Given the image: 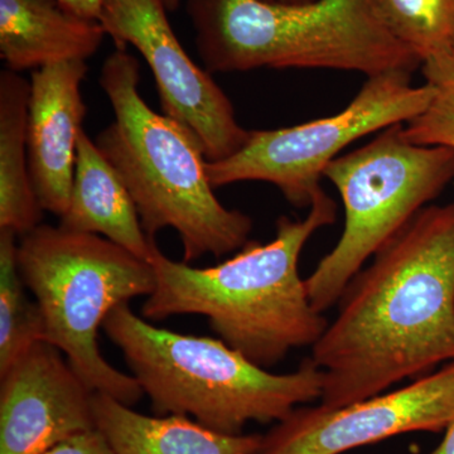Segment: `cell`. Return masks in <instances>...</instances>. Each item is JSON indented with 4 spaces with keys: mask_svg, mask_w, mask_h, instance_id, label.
<instances>
[{
    "mask_svg": "<svg viewBox=\"0 0 454 454\" xmlns=\"http://www.w3.org/2000/svg\"><path fill=\"white\" fill-rule=\"evenodd\" d=\"M59 219L66 230L103 236L146 262L157 245L143 230L129 191L83 129L77 139L70 203Z\"/></svg>",
    "mask_w": 454,
    "mask_h": 454,
    "instance_id": "obj_14",
    "label": "cell"
},
{
    "mask_svg": "<svg viewBox=\"0 0 454 454\" xmlns=\"http://www.w3.org/2000/svg\"><path fill=\"white\" fill-rule=\"evenodd\" d=\"M97 429L116 454H256L264 435L225 434L186 415H149L95 393Z\"/></svg>",
    "mask_w": 454,
    "mask_h": 454,
    "instance_id": "obj_15",
    "label": "cell"
},
{
    "mask_svg": "<svg viewBox=\"0 0 454 454\" xmlns=\"http://www.w3.org/2000/svg\"><path fill=\"white\" fill-rule=\"evenodd\" d=\"M310 358L327 408L454 361V201L418 212L352 278Z\"/></svg>",
    "mask_w": 454,
    "mask_h": 454,
    "instance_id": "obj_1",
    "label": "cell"
},
{
    "mask_svg": "<svg viewBox=\"0 0 454 454\" xmlns=\"http://www.w3.org/2000/svg\"><path fill=\"white\" fill-rule=\"evenodd\" d=\"M44 454H116L98 429L90 430L57 444Z\"/></svg>",
    "mask_w": 454,
    "mask_h": 454,
    "instance_id": "obj_20",
    "label": "cell"
},
{
    "mask_svg": "<svg viewBox=\"0 0 454 454\" xmlns=\"http://www.w3.org/2000/svg\"><path fill=\"white\" fill-rule=\"evenodd\" d=\"M61 7L89 20H100L106 0H57Z\"/></svg>",
    "mask_w": 454,
    "mask_h": 454,
    "instance_id": "obj_21",
    "label": "cell"
},
{
    "mask_svg": "<svg viewBox=\"0 0 454 454\" xmlns=\"http://www.w3.org/2000/svg\"><path fill=\"white\" fill-rule=\"evenodd\" d=\"M454 418V361L402 389L327 408L300 406L256 454H340L411 432L441 433Z\"/></svg>",
    "mask_w": 454,
    "mask_h": 454,
    "instance_id": "obj_10",
    "label": "cell"
},
{
    "mask_svg": "<svg viewBox=\"0 0 454 454\" xmlns=\"http://www.w3.org/2000/svg\"><path fill=\"white\" fill-rule=\"evenodd\" d=\"M106 33L57 0H0V57L16 73L66 61H86Z\"/></svg>",
    "mask_w": 454,
    "mask_h": 454,
    "instance_id": "obj_13",
    "label": "cell"
},
{
    "mask_svg": "<svg viewBox=\"0 0 454 454\" xmlns=\"http://www.w3.org/2000/svg\"><path fill=\"white\" fill-rule=\"evenodd\" d=\"M373 13L418 59L454 50V0H369Z\"/></svg>",
    "mask_w": 454,
    "mask_h": 454,
    "instance_id": "obj_18",
    "label": "cell"
},
{
    "mask_svg": "<svg viewBox=\"0 0 454 454\" xmlns=\"http://www.w3.org/2000/svg\"><path fill=\"white\" fill-rule=\"evenodd\" d=\"M444 432H446V434H444L443 441L429 454H454V418L452 422L448 424Z\"/></svg>",
    "mask_w": 454,
    "mask_h": 454,
    "instance_id": "obj_22",
    "label": "cell"
},
{
    "mask_svg": "<svg viewBox=\"0 0 454 454\" xmlns=\"http://www.w3.org/2000/svg\"><path fill=\"white\" fill-rule=\"evenodd\" d=\"M31 82L16 71L0 73V229L26 235L41 225L43 208L29 172Z\"/></svg>",
    "mask_w": 454,
    "mask_h": 454,
    "instance_id": "obj_16",
    "label": "cell"
},
{
    "mask_svg": "<svg viewBox=\"0 0 454 454\" xmlns=\"http://www.w3.org/2000/svg\"><path fill=\"white\" fill-rule=\"evenodd\" d=\"M86 61H66L32 71L29 97V172L43 211L61 217L73 191L77 139L88 106L82 83Z\"/></svg>",
    "mask_w": 454,
    "mask_h": 454,
    "instance_id": "obj_12",
    "label": "cell"
},
{
    "mask_svg": "<svg viewBox=\"0 0 454 454\" xmlns=\"http://www.w3.org/2000/svg\"><path fill=\"white\" fill-rule=\"evenodd\" d=\"M0 378V454H44L97 429L94 391L47 340L32 343Z\"/></svg>",
    "mask_w": 454,
    "mask_h": 454,
    "instance_id": "obj_11",
    "label": "cell"
},
{
    "mask_svg": "<svg viewBox=\"0 0 454 454\" xmlns=\"http://www.w3.org/2000/svg\"><path fill=\"white\" fill-rule=\"evenodd\" d=\"M103 330L158 415H186L225 434L250 422H282L298 405L321 400L324 372L309 357L295 372L273 373L223 340L148 324L129 304L115 307Z\"/></svg>",
    "mask_w": 454,
    "mask_h": 454,
    "instance_id": "obj_4",
    "label": "cell"
},
{
    "mask_svg": "<svg viewBox=\"0 0 454 454\" xmlns=\"http://www.w3.org/2000/svg\"><path fill=\"white\" fill-rule=\"evenodd\" d=\"M265 2L280 3V4H304V3L313 2V0H265Z\"/></svg>",
    "mask_w": 454,
    "mask_h": 454,
    "instance_id": "obj_23",
    "label": "cell"
},
{
    "mask_svg": "<svg viewBox=\"0 0 454 454\" xmlns=\"http://www.w3.org/2000/svg\"><path fill=\"white\" fill-rule=\"evenodd\" d=\"M404 70L367 77L345 109L271 130H250L243 148L223 160L206 162L214 188L245 181L268 182L294 207H309L322 191L325 170L356 140L396 124H406L429 106V83L414 86Z\"/></svg>",
    "mask_w": 454,
    "mask_h": 454,
    "instance_id": "obj_8",
    "label": "cell"
},
{
    "mask_svg": "<svg viewBox=\"0 0 454 454\" xmlns=\"http://www.w3.org/2000/svg\"><path fill=\"white\" fill-rule=\"evenodd\" d=\"M164 0H106L98 22L116 49L133 46L145 57L162 113L195 134L207 162L240 151L250 130L207 70L197 66L173 32Z\"/></svg>",
    "mask_w": 454,
    "mask_h": 454,
    "instance_id": "obj_9",
    "label": "cell"
},
{
    "mask_svg": "<svg viewBox=\"0 0 454 454\" xmlns=\"http://www.w3.org/2000/svg\"><path fill=\"white\" fill-rule=\"evenodd\" d=\"M16 236L0 229V373L35 340H44L43 317L18 267Z\"/></svg>",
    "mask_w": 454,
    "mask_h": 454,
    "instance_id": "obj_17",
    "label": "cell"
},
{
    "mask_svg": "<svg viewBox=\"0 0 454 454\" xmlns=\"http://www.w3.org/2000/svg\"><path fill=\"white\" fill-rule=\"evenodd\" d=\"M422 71L434 94L427 109L404 124L405 137L415 145L454 149V50L430 57Z\"/></svg>",
    "mask_w": 454,
    "mask_h": 454,
    "instance_id": "obj_19",
    "label": "cell"
},
{
    "mask_svg": "<svg viewBox=\"0 0 454 454\" xmlns=\"http://www.w3.org/2000/svg\"><path fill=\"white\" fill-rule=\"evenodd\" d=\"M18 267L40 307L44 340L67 357L94 393L133 406L143 389L101 355L98 328L115 307L155 289L151 262L103 236L41 225L18 244Z\"/></svg>",
    "mask_w": 454,
    "mask_h": 454,
    "instance_id": "obj_6",
    "label": "cell"
},
{
    "mask_svg": "<svg viewBox=\"0 0 454 454\" xmlns=\"http://www.w3.org/2000/svg\"><path fill=\"white\" fill-rule=\"evenodd\" d=\"M186 13L210 74L327 68L372 77L422 67L413 51L385 28L369 0H186Z\"/></svg>",
    "mask_w": 454,
    "mask_h": 454,
    "instance_id": "obj_5",
    "label": "cell"
},
{
    "mask_svg": "<svg viewBox=\"0 0 454 454\" xmlns=\"http://www.w3.org/2000/svg\"><path fill=\"white\" fill-rule=\"evenodd\" d=\"M325 178L342 199L345 227L306 279L310 304L319 313L339 303L367 260L453 181L454 149L415 145L406 138L404 124H396L336 158Z\"/></svg>",
    "mask_w": 454,
    "mask_h": 454,
    "instance_id": "obj_7",
    "label": "cell"
},
{
    "mask_svg": "<svg viewBox=\"0 0 454 454\" xmlns=\"http://www.w3.org/2000/svg\"><path fill=\"white\" fill-rule=\"evenodd\" d=\"M336 215V203L322 190L304 219L280 217L273 240H249L232 258L210 268L175 262L155 245L149 260L155 289L142 316L153 321L205 316L221 340L264 369L292 349L312 348L328 322L310 304L300 258L309 239L333 225Z\"/></svg>",
    "mask_w": 454,
    "mask_h": 454,
    "instance_id": "obj_2",
    "label": "cell"
},
{
    "mask_svg": "<svg viewBox=\"0 0 454 454\" xmlns=\"http://www.w3.org/2000/svg\"><path fill=\"white\" fill-rule=\"evenodd\" d=\"M139 82L138 59L119 49L107 57L100 86L114 121L95 145L129 191L143 230L152 240L167 227L176 230L186 262L238 252L249 241L253 220L215 196L199 139L155 113L140 97Z\"/></svg>",
    "mask_w": 454,
    "mask_h": 454,
    "instance_id": "obj_3",
    "label": "cell"
},
{
    "mask_svg": "<svg viewBox=\"0 0 454 454\" xmlns=\"http://www.w3.org/2000/svg\"><path fill=\"white\" fill-rule=\"evenodd\" d=\"M181 3L182 0H164V4H166L167 11L168 12L177 11Z\"/></svg>",
    "mask_w": 454,
    "mask_h": 454,
    "instance_id": "obj_24",
    "label": "cell"
}]
</instances>
